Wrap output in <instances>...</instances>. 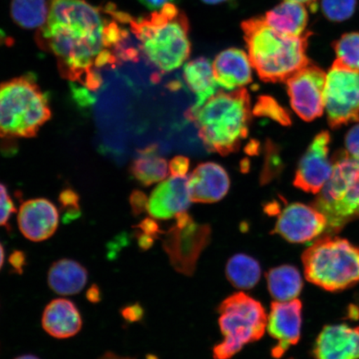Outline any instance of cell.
<instances>
[{"label": "cell", "instance_id": "28", "mask_svg": "<svg viewBox=\"0 0 359 359\" xmlns=\"http://www.w3.org/2000/svg\"><path fill=\"white\" fill-rule=\"evenodd\" d=\"M252 114L257 116H266L283 126L291 124L288 111L281 107L276 100L269 96H260L255 103Z\"/></svg>", "mask_w": 359, "mask_h": 359}, {"label": "cell", "instance_id": "41", "mask_svg": "<svg viewBox=\"0 0 359 359\" xmlns=\"http://www.w3.org/2000/svg\"><path fill=\"white\" fill-rule=\"evenodd\" d=\"M15 359H40V358L38 357H36L34 355H31V354H28V355H22V356L16 358Z\"/></svg>", "mask_w": 359, "mask_h": 359}, {"label": "cell", "instance_id": "10", "mask_svg": "<svg viewBox=\"0 0 359 359\" xmlns=\"http://www.w3.org/2000/svg\"><path fill=\"white\" fill-rule=\"evenodd\" d=\"M330 140V134L326 131L314 137L296 170L295 187L317 194L329 181L334 170V161L329 156Z\"/></svg>", "mask_w": 359, "mask_h": 359}, {"label": "cell", "instance_id": "12", "mask_svg": "<svg viewBox=\"0 0 359 359\" xmlns=\"http://www.w3.org/2000/svg\"><path fill=\"white\" fill-rule=\"evenodd\" d=\"M302 325V304L299 299L271 304L266 329L269 334L278 341L272 350L273 357H282L292 345L298 344Z\"/></svg>", "mask_w": 359, "mask_h": 359}, {"label": "cell", "instance_id": "20", "mask_svg": "<svg viewBox=\"0 0 359 359\" xmlns=\"http://www.w3.org/2000/svg\"><path fill=\"white\" fill-rule=\"evenodd\" d=\"M87 282V269L75 260H57L48 271V285L60 295L77 294L83 290Z\"/></svg>", "mask_w": 359, "mask_h": 359}, {"label": "cell", "instance_id": "1", "mask_svg": "<svg viewBox=\"0 0 359 359\" xmlns=\"http://www.w3.org/2000/svg\"><path fill=\"white\" fill-rule=\"evenodd\" d=\"M106 27L100 8L85 0H52L40 39L55 53L67 79L85 80L94 87L98 80L93 67L102 53L109 50Z\"/></svg>", "mask_w": 359, "mask_h": 359}, {"label": "cell", "instance_id": "36", "mask_svg": "<svg viewBox=\"0 0 359 359\" xmlns=\"http://www.w3.org/2000/svg\"><path fill=\"white\" fill-rule=\"evenodd\" d=\"M87 298L89 302L97 303L100 300V290L96 285L91 287L88 291Z\"/></svg>", "mask_w": 359, "mask_h": 359}, {"label": "cell", "instance_id": "7", "mask_svg": "<svg viewBox=\"0 0 359 359\" xmlns=\"http://www.w3.org/2000/svg\"><path fill=\"white\" fill-rule=\"evenodd\" d=\"M219 325L224 337L213 348L214 359H231L246 344L266 333L268 316L263 305L245 293L224 299L219 307Z\"/></svg>", "mask_w": 359, "mask_h": 359}, {"label": "cell", "instance_id": "18", "mask_svg": "<svg viewBox=\"0 0 359 359\" xmlns=\"http://www.w3.org/2000/svg\"><path fill=\"white\" fill-rule=\"evenodd\" d=\"M82 317L76 305L69 299L53 300L45 308L42 326L56 339H69L82 329Z\"/></svg>", "mask_w": 359, "mask_h": 359}, {"label": "cell", "instance_id": "30", "mask_svg": "<svg viewBox=\"0 0 359 359\" xmlns=\"http://www.w3.org/2000/svg\"><path fill=\"white\" fill-rule=\"evenodd\" d=\"M16 212L15 204L6 186L0 183V226H8L11 215Z\"/></svg>", "mask_w": 359, "mask_h": 359}, {"label": "cell", "instance_id": "38", "mask_svg": "<svg viewBox=\"0 0 359 359\" xmlns=\"http://www.w3.org/2000/svg\"><path fill=\"white\" fill-rule=\"evenodd\" d=\"M289 1H294L299 2L304 4H309V6H313L314 4H316V0H289Z\"/></svg>", "mask_w": 359, "mask_h": 359}, {"label": "cell", "instance_id": "5", "mask_svg": "<svg viewBox=\"0 0 359 359\" xmlns=\"http://www.w3.org/2000/svg\"><path fill=\"white\" fill-rule=\"evenodd\" d=\"M50 118L46 94L32 76L0 83V137H34Z\"/></svg>", "mask_w": 359, "mask_h": 359}, {"label": "cell", "instance_id": "4", "mask_svg": "<svg viewBox=\"0 0 359 359\" xmlns=\"http://www.w3.org/2000/svg\"><path fill=\"white\" fill-rule=\"evenodd\" d=\"M187 118L199 128V136L210 151L226 156L238 150L248 136L250 98L245 88L218 92Z\"/></svg>", "mask_w": 359, "mask_h": 359}, {"label": "cell", "instance_id": "33", "mask_svg": "<svg viewBox=\"0 0 359 359\" xmlns=\"http://www.w3.org/2000/svg\"><path fill=\"white\" fill-rule=\"evenodd\" d=\"M142 6H144L148 10L150 11H159L164 6L169 4H174L179 2L180 0H138Z\"/></svg>", "mask_w": 359, "mask_h": 359}, {"label": "cell", "instance_id": "22", "mask_svg": "<svg viewBox=\"0 0 359 359\" xmlns=\"http://www.w3.org/2000/svg\"><path fill=\"white\" fill-rule=\"evenodd\" d=\"M325 215L327 226L339 230L353 218L359 217V177L344 190L339 200L317 209Z\"/></svg>", "mask_w": 359, "mask_h": 359}, {"label": "cell", "instance_id": "39", "mask_svg": "<svg viewBox=\"0 0 359 359\" xmlns=\"http://www.w3.org/2000/svg\"><path fill=\"white\" fill-rule=\"evenodd\" d=\"M201 1L208 4H218L226 2L227 0H201Z\"/></svg>", "mask_w": 359, "mask_h": 359}, {"label": "cell", "instance_id": "25", "mask_svg": "<svg viewBox=\"0 0 359 359\" xmlns=\"http://www.w3.org/2000/svg\"><path fill=\"white\" fill-rule=\"evenodd\" d=\"M50 6L47 0H12L11 15L22 29H42L48 19Z\"/></svg>", "mask_w": 359, "mask_h": 359}, {"label": "cell", "instance_id": "34", "mask_svg": "<svg viewBox=\"0 0 359 359\" xmlns=\"http://www.w3.org/2000/svg\"><path fill=\"white\" fill-rule=\"evenodd\" d=\"M10 263L17 272L21 273L25 264V255L21 251H15L10 257Z\"/></svg>", "mask_w": 359, "mask_h": 359}, {"label": "cell", "instance_id": "26", "mask_svg": "<svg viewBox=\"0 0 359 359\" xmlns=\"http://www.w3.org/2000/svg\"><path fill=\"white\" fill-rule=\"evenodd\" d=\"M262 267L257 259L244 254L232 257L226 264V277L233 286L240 290H250L258 284Z\"/></svg>", "mask_w": 359, "mask_h": 359}, {"label": "cell", "instance_id": "13", "mask_svg": "<svg viewBox=\"0 0 359 359\" xmlns=\"http://www.w3.org/2000/svg\"><path fill=\"white\" fill-rule=\"evenodd\" d=\"M191 201L189 177L172 176L152 191L147 210L152 218L169 219L186 213Z\"/></svg>", "mask_w": 359, "mask_h": 359}, {"label": "cell", "instance_id": "37", "mask_svg": "<svg viewBox=\"0 0 359 359\" xmlns=\"http://www.w3.org/2000/svg\"><path fill=\"white\" fill-rule=\"evenodd\" d=\"M100 359H133L130 358H126L122 356L116 355L114 353H107L104 355L102 356Z\"/></svg>", "mask_w": 359, "mask_h": 359}, {"label": "cell", "instance_id": "24", "mask_svg": "<svg viewBox=\"0 0 359 359\" xmlns=\"http://www.w3.org/2000/svg\"><path fill=\"white\" fill-rule=\"evenodd\" d=\"M131 173L142 185L149 187L168 177V161L157 154L156 147H147L133 161Z\"/></svg>", "mask_w": 359, "mask_h": 359}, {"label": "cell", "instance_id": "27", "mask_svg": "<svg viewBox=\"0 0 359 359\" xmlns=\"http://www.w3.org/2000/svg\"><path fill=\"white\" fill-rule=\"evenodd\" d=\"M336 62L359 73V33L345 34L333 43Z\"/></svg>", "mask_w": 359, "mask_h": 359}, {"label": "cell", "instance_id": "11", "mask_svg": "<svg viewBox=\"0 0 359 359\" xmlns=\"http://www.w3.org/2000/svg\"><path fill=\"white\" fill-rule=\"evenodd\" d=\"M327 226L325 215L320 210L294 203L282 210L273 232L291 243H304L320 236Z\"/></svg>", "mask_w": 359, "mask_h": 359}, {"label": "cell", "instance_id": "31", "mask_svg": "<svg viewBox=\"0 0 359 359\" xmlns=\"http://www.w3.org/2000/svg\"><path fill=\"white\" fill-rule=\"evenodd\" d=\"M348 154L359 160V123L349 130L345 138Z\"/></svg>", "mask_w": 359, "mask_h": 359}, {"label": "cell", "instance_id": "17", "mask_svg": "<svg viewBox=\"0 0 359 359\" xmlns=\"http://www.w3.org/2000/svg\"><path fill=\"white\" fill-rule=\"evenodd\" d=\"M212 65L215 81L224 89L244 87L252 81V65L241 49H226L215 58Z\"/></svg>", "mask_w": 359, "mask_h": 359}, {"label": "cell", "instance_id": "32", "mask_svg": "<svg viewBox=\"0 0 359 359\" xmlns=\"http://www.w3.org/2000/svg\"><path fill=\"white\" fill-rule=\"evenodd\" d=\"M189 160L185 156L175 157L170 163V172L172 176H186L189 169Z\"/></svg>", "mask_w": 359, "mask_h": 359}, {"label": "cell", "instance_id": "16", "mask_svg": "<svg viewBox=\"0 0 359 359\" xmlns=\"http://www.w3.org/2000/svg\"><path fill=\"white\" fill-rule=\"evenodd\" d=\"M317 359H359V327L327 326L317 339Z\"/></svg>", "mask_w": 359, "mask_h": 359}, {"label": "cell", "instance_id": "9", "mask_svg": "<svg viewBox=\"0 0 359 359\" xmlns=\"http://www.w3.org/2000/svg\"><path fill=\"white\" fill-rule=\"evenodd\" d=\"M327 74L311 62L285 81L292 109L306 122L324 114Z\"/></svg>", "mask_w": 359, "mask_h": 359}, {"label": "cell", "instance_id": "29", "mask_svg": "<svg viewBox=\"0 0 359 359\" xmlns=\"http://www.w3.org/2000/svg\"><path fill=\"white\" fill-rule=\"evenodd\" d=\"M356 0H322L323 13L327 20L340 22L349 19L355 11Z\"/></svg>", "mask_w": 359, "mask_h": 359}, {"label": "cell", "instance_id": "14", "mask_svg": "<svg viewBox=\"0 0 359 359\" xmlns=\"http://www.w3.org/2000/svg\"><path fill=\"white\" fill-rule=\"evenodd\" d=\"M60 222L56 206L46 199L27 201L20 206L18 224L27 239L40 242L55 234Z\"/></svg>", "mask_w": 359, "mask_h": 359}, {"label": "cell", "instance_id": "40", "mask_svg": "<svg viewBox=\"0 0 359 359\" xmlns=\"http://www.w3.org/2000/svg\"><path fill=\"white\" fill-rule=\"evenodd\" d=\"M4 262V251L1 244H0V269H1Z\"/></svg>", "mask_w": 359, "mask_h": 359}, {"label": "cell", "instance_id": "21", "mask_svg": "<svg viewBox=\"0 0 359 359\" xmlns=\"http://www.w3.org/2000/svg\"><path fill=\"white\" fill-rule=\"evenodd\" d=\"M308 12L305 4L285 0L266 13L264 20L273 29L289 36H302L307 32Z\"/></svg>", "mask_w": 359, "mask_h": 359}, {"label": "cell", "instance_id": "15", "mask_svg": "<svg viewBox=\"0 0 359 359\" xmlns=\"http://www.w3.org/2000/svg\"><path fill=\"white\" fill-rule=\"evenodd\" d=\"M230 188V178L222 165L201 163L189 177V191L193 202L213 203L221 201Z\"/></svg>", "mask_w": 359, "mask_h": 359}, {"label": "cell", "instance_id": "6", "mask_svg": "<svg viewBox=\"0 0 359 359\" xmlns=\"http://www.w3.org/2000/svg\"><path fill=\"white\" fill-rule=\"evenodd\" d=\"M304 276L320 288L337 291L359 282V248L339 237H325L304 251Z\"/></svg>", "mask_w": 359, "mask_h": 359}, {"label": "cell", "instance_id": "3", "mask_svg": "<svg viewBox=\"0 0 359 359\" xmlns=\"http://www.w3.org/2000/svg\"><path fill=\"white\" fill-rule=\"evenodd\" d=\"M128 22L140 42L142 55L156 69L173 71L189 57V22L176 4H167L141 19L131 17Z\"/></svg>", "mask_w": 359, "mask_h": 359}, {"label": "cell", "instance_id": "8", "mask_svg": "<svg viewBox=\"0 0 359 359\" xmlns=\"http://www.w3.org/2000/svg\"><path fill=\"white\" fill-rule=\"evenodd\" d=\"M325 107L327 122L338 128L359 122V73L334 62L327 74Z\"/></svg>", "mask_w": 359, "mask_h": 359}, {"label": "cell", "instance_id": "19", "mask_svg": "<svg viewBox=\"0 0 359 359\" xmlns=\"http://www.w3.org/2000/svg\"><path fill=\"white\" fill-rule=\"evenodd\" d=\"M183 77L187 87L195 94L196 102L188 109L186 116L194 114L206 101L217 92L219 85L215 81L213 65L205 57H198L184 67Z\"/></svg>", "mask_w": 359, "mask_h": 359}, {"label": "cell", "instance_id": "2", "mask_svg": "<svg viewBox=\"0 0 359 359\" xmlns=\"http://www.w3.org/2000/svg\"><path fill=\"white\" fill-rule=\"evenodd\" d=\"M241 29L251 65L264 82H285L311 64L307 47L311 32L298 37L283 34L269 26L264 17L244 21Z\"/></svg>", "mask_w": 359, "mask_h": 359}, {"label": "cell", "instance_id": "35", "mask_svg": "<svg viewBox=\"0 0 359 359\" xmlns=\"http://www.w3.org/2000/svg\"><path fill=\"white\" fill-rule=\"evenodd\" d=\"M146 196L142 192H135L132 196V205L135 212H142L143 209L147 208Z\"/></svg>", "mask_w": 359, "mask_h": 359}, {"label": "cell", "instance_id": "23", "mask_svg": "<svg viewBox=\"0 0 359 359\" xmlns=\"http://www.w3.org/2000/svg\"><path fill=\"white\" fill-rule=\"evenodd\" d=\"M266 279L269 293L276 302H287L297 299L302 290V275L294 266L273 268L267 273Z\"/></svg>", "mask_w": 359, "mask_h": 359}]
</instances>
